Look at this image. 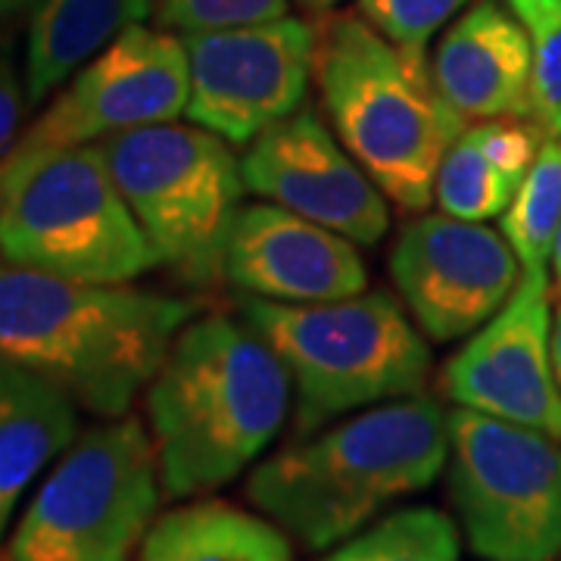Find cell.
<instances>
[{
    "instance_id": "obj_13",
    "label": "cell",
    "mask_w": 561,
    "mask_h": 561,
    "mask_svg": "<svg viewBox=\"0 0 561 561\" xmlns=\"http://www.w3.org/2000/svg\"><path fill=\"white\" fill-rule=\"evenodd\" d=\"M446 400L534 427L561 443V387L552 368V287L524 268L515 294L443 365Z\"/></svg>"
},
{
    "instance_id": "obj_1",
    "label": "cell",
    "mask_w": 561,
    "mask_h": 561,
    "mask_svg": "<svg viewBox=\"0 0 561 561\" xmlns=\"http://www.w3.org/2000/svg\"><path fill=\"white\" fill-rule=\"evenodd\" d=\"M290 400L287 368L247 321H187L144 393L162 493L194 500L241 478L278 437Z\"/></svg>"
},
{
    "instance_id": "obj_28",
    "label": "cell",
    "mask_w": 561,
    "mask_h": 561,
    "mask_svg": "<svg viewBox=\"0 0 561 561\" xmlns=\"http://www.w3.org/2000/svg\"><path fill=\"white\" fill-rule=\"evenodd\" d=\"M35 0H0V44L28 22Z\"/></svg>"
},
{
    "instance_id": "obj_8",
    "label": "cell",
    "mask_w": 561,
    "mask_h": 561,
    "mask_svg": "<svg viewBox=\"0 0 561 561\" xmlns=\"http://www.w3.org/2000/svg\"><path fill=\"white\" fill-rule=\"evenodd\" d=\"M160 496V459L144 421L98 424L41 483L3 561H135Z\"/></svg>"
},
{
    "instance_id": "obj_11",
    "label": "cell",
    "mask_w": 561,
    "mask_h": 561,
    "mask_svg": "<svg viewBox=\"0 0 561 561\" xmlns=\"http://www.w3.org/2000/svg\"><path fill=\"white\" fill-rule=\"evenodd\" d=\"M191 98L184 38L144 22L84 62L72 81L22 131L16 157L88 147L144 125L179 122Z\"/></svg>"
},
{
    "instance_id": "obj_6",
    "label": "cell",
    "mask_w": 561,
    "mask_h": 561,
    "mask_svg": "<svg viewBox=\"0 0 561 561\" xmlns=\"http://www.w3.org/2000/svg\"><path fill=\"white\" fill-rule=\"evenodd\" d=\"M157 265L194 290L225 284L231 228L241 213V160L201 125H144L98 144Z\"/></svg>"
},
{
    "instance_id": "obj_22",
    "label": "cell",
    "mask_w": 561,
    "mask_h": 561,
    "mask_svg": "<svg viewBox=\"0 0 561 561\" xmlns=\"http://www.w3.org/2000/svg\"><path fill=\"white\" fill-rule=\"evenodd\" d=\"M515 191L518 184L490 162L468 128L446 150L434 181V201L440 213L461 221L496 219L508 209Z\"/></svg>"
},
{
    "instance_id": "obj_27",
    "label": "cell",
    "mask_w": 561,
    "mask_h": 561,
    "mask_svg": "<svg viewBox=\"0 0 561 561\" xmlns=\"http://www.w3.org/2000/svg\"><path fill=\"white\" fill-rule=\"evenodd\" d=\"M28 91L25 76H20L16 62L7 50H0V165L10 160L22 138V116L28 113Z\"/></svg>"
},
{
    "instance_id": "obj_5",
    "label": "cell",
    "mask_w": 561,
    "mask_h": 561,
    "mask_svg": "<svg viewBox=\"0 0 561 561\" xmlns=\"http://www.w3.org/2000/svg\"><path fill=\"white\" fill-rule=\"evenodd\" d=\"M238 312L290 375L297 437L346 412L424 393L427 341L383 290L302 306L238 294Z\"/></svg>"
},
{
    "instance_id": "obj_20",
    "label": "cell",
    "mask_w": 561,
    "mask_h": 561,
    "mask_svg": "<svg viewBox=\"0 0 561 561\" xmlns=\"http://www.w3.org/2000/svg\"><path fill=\"white\" fill-rule=\"evenodd\" d=\"M561 228V138L546 135L530 172L502 213V234L522 268H546Z\"/></svg>"
},
{
    "instance_id": "obj_29",
    "label": "cell",
    "mask_w": 561,
    "mask_h": 561,
    "mask_svg": "<svg viewBox=\"0 0 561 561\" xmlns=\"http://www.w3.org/2000/svg\"><path fill=\"white\" fill-rule=\"evenodd\" d=\"M552 368H556V378L561 387V302L552 316Z\"/></svg>"
},
{
    "instance_id": "obj_4",
    "label": "cell",
    "mask_w": 561,
    "mask_h": 561,
    "mask_svg": "<svg viewBox=\"0 0 561 561\" xmlns=\"http://www.w3.org/2000/svg\"><path fill=\"white\" fill-rule=\"evenodd\" d=\"M316 28V84L334 135L393 206L427 209L443 157L468 128L437 91L427 50L397 47L362 13H331Z\"/></svg>"
},
{
    "instance_id": "obj_14",
    "label": "cell",
    "mask_w": 561,
    "mask_h": 561,
    "mask_svg": "<svg viewBox=\"0 0 561 561\" xmlns=\"http://www.w3.org/2000/svg\"><path fill=\"white\" fill-rule=\"evenodd\" d=\"M241 172L247 194L278 203L359 247H375L390 228L387 194L309 106L250 140Z\"/></svg>"
},
{
    "instance_id": "obj_10",
    "label": "cell",
    "mask_w": 561,
    "mask_h": 561,
    "mask_svg": "<svg viewBox=\"0 0 561 561\" xmlns=\"http://www.w3.org/2000/svg\"><path fill=\"white\" fill-rule=\"evenodd\" d=\"M191 98L184 116L247 147L306 106L316 81L319 28L297 16L184 35Z\"/></svg>"
},
{
    "instance_id": "obj_7",
    "label": "cell",
    "mask_w": 561,
    "mask_h": 561,
    "mask_svg": "<svg viewBox=\"0 0 561 561\" xmlns=\"http://www.w3.org/2000/svg\"><path fill=\"white\" fill-rule=\"evenodd\" d=\"M7 184L0 260L91 284H128L157 268L98 144L10 153Z\"/></svg>"
},
{
    "instance_id": "obj_26",
    "label": "cell",
    "mask_w": 561,
    "mask_h": 561,
    "mask_svg": "<svg viewBox=\"0 0 561 561\" xmlns=\"http://www.w3.org/2000/svg\"><path fill=\"white\" fill-rule=\"evenodd\" d=\"M468 135L478 140L490 162L502 169L515 184H522L524 175L537 160L542 147V128L527 119H486L471 122Z\"/></svg>"
},
{
    "instance_id": "obj_21",
    "label": "cell",
    "mask_w": 561,
    "mask_h": 561,
    "mask_svg": "<svg viewBox=\"0 0 561 561\" xmlns=\"http://www.w3.org/2000/svg\"><path fill=\"white\" fill-rule=\"evenodd\" d=\"M459 527L449 515L412 505L343 540L324 561H459Z\"/></svg>"
},
{
    "instance_id": "obj_25",
    "label": "cell",
    "mask_w": 561,
    "mask_h": 561,
    "mask_svg": "<svg viewBox=\"0 0 561 561\" xmlns=\"http://www.w3.org/2000/svg\"><path fill=\"white\" fill-rule=\"evenodd\" d=\"M153 16L169 32H216L287 16V0H153Z\"/></svg>"
},
{
    "instance_id": "obj_24",
    "label": "cell",
    "mask_w": 561,
    "mask_h": 561,
    "mask_svg": "<svg viewBox=\"0 0 561 561\" xmlns=\"http://www.w3.org/2000/svg\"><path fill=\"white\" fill-rule=\"evenodd\" d=\"M461 7H468V0H359L362 20L405 50H427L431 38Z\"/></svg>"
},
{
    "instance_id": "obj_31",
    "label": "cell",
    "mask_w": 561,
    "mask_h": 561,
    "mask_svg": "<svg viewBox=\"0 0 561 561\" xmlns=\"http://www.w3.org/2000/svg\"><path fill=\"white\" fill-rule=\"evenodd\" d=\"M552 268H556V290L561 294V228L559 238H556V247H552Z\"/></svg>"
},
{
    "instance_id": "obj_32",
    "label": "cell",
    "mask_w": 561,
    "mask_h": 561,
    "mask_svg": "<svg viewBox=\"0 0 561 561\" xmlns=\"http://www.w3.org/2000/svg\"><path fill=\"white\" fill-rule=\"evenodd\" d=\"M7 191H10V184H7V162L0 165V216H3V206H7Z\"/></svg>"
},
{
    "instance_id": "obj_16",
    "label": "cell",
    "mask_w": 561,
    "mask_h": 561,
    "mask_svg": "<svg viewBox=\"0 0 561 561\" xmlns=\"http://www.w3.org/2000/svg\"><path fill=\"white\" fill-rule=\"evenodd\" d=\"M437 91L461 119H527L534 44L500 0H478L443 32L431 57Z\"/></svg>"
},
{
    "instance_id": "obj_9",
    "label": "cell",
    "mask_w": 561,
    "mask_h": 561,
    "mask_svg": "<svg viewBox=\"0 0 561 561\" xmlns=\"http://www.w3.org/2000/svg\"><path fill=\"white\" fill-rule=\"evenodd\" d=\"M449 496L465 540L486 561L561 556V443L542 431L456 405Z\"/></svg>"
},
{
    "instance_id": "obj_18",
    "label": "cell",
    "mask_w": 561,
    "mask_h": 561,
    "mask_svg": "<svg viewBox=\"0 0 561 561\" xmlns=\"http://www.w3.org/2000/svg\"><path fill=\"white\" fill-rule=\"evenodd\" d=\"M153 13V0H35L25 22V91L44 103L122 32Z\"/></svg>"
},
{
    "instance_id": "obj_12",
    "label": "cell",
    "mask_w": 561,
    "mask_h": 561,
    "mask_svg": "<svg viewBox=\"0 0 561 561\" xmlns=\"http://www.w3.org/2000/svg\"><path fill=\"white\" fill-rule=\"evenodd\" d=\"M524 268L483 221L419 216L390 250V278L424 337L449 343L483 328L515 294Z\"/></svg>"
},
{
    "instance_id": "obj_3",
    "label": "cell",
    "mask_w": 561,
    "mask_h": 561,
    "mask_svg": "<svg viewBox=\"0 0 561 561\" xmlns=\"http://www.w3.org/2000/svg\"><path fill=\"white\" fill-rule=\"evenodd\" d=\"M449 412L427 393L362 409L260 461L247 500L294 540L324 552L356 537L387 505L446 471Z\"/></svg>"
},
{
    "instance_id": "obj_2",
    "label": "cell",
    "mask_w": 561,
    "mask_h": 561,
    "mask_svg": "<svg viewBox=\"0 0 561 561\" xmlns=\"http://www.w3.org/2000/svg\"><path fill=\"white\" fill-rule=\"evenodd\" d=\"M194 312V302L160 290L0 260V359L57 383L101 419L128 415Z\"/></svg>"
},
{
    "instance_id": "obj_19",
    "label": "cell",
    "mask_w": 561,
    "mask_h": 561,
    "mask_svg": "<svg viewBox=\"0 0 561 561\" xmlns=\"http://www.w3.org/2000/svg\"><path fill=\"white\" fill-rule=\"evenodd\" d=\"M135 561H297L290 534L272 518L221 500L165 512L140 542Z\"/></svg>"
},
{
    "instance_id": "obj_23",
    "label": "cell",
    "mask_w": 561,
    "mask_h": 561,
    "mask_svg": "<svg viewBox=\"0 0 561 561\" xmlns=\"http://www.w3.org/2000/svg\"><path fill=\"white\" fill-rule=\"evenodd\" d=\"M534 44L530 119L561 138V0H505Z\"/></svg>"
},
{
    "instance_id": "obj_15",
    "label": "cell",
    "mask_w": 561,
    "mask_h": 561,
    "mask_svg": "<svg viewBox=\"0 0 561 561\" xmlns=\"http://www.w3.org/2000/svg\"><path fill=\"white\" fill-rule=\"evenodd\" d=\"M356 247L278 203H250L231 228L225 280L247 297L294 306L359 297L368 268Z\"/></svg>"
},
{
    "instance_id": "obj_17",
    "label": "cell",
    "mask_w": 561,
    "mask_h": 561,
    "mask_svg": "<svg viewBox=\"0 0 561 561\" xmlns=\"http://www.w3.org/2000/svg\"><path fill=\"white\" fill-rule=\"evenodd\" d=\"M79 437V405L57 383L0 359V540L25 490Z\"/></svg>"
},
{
    "instance_id": "obj_30",
    "label": "cell",
    "mask_w": 561,
    "mask_h": 561,
    "mask_svg": "<svg viewBox=\"0 0 561 561\" xmlns=\"http://www.w3.org/2000/svg\"><path fill=\"white\" fill-rule=\"evenodd\" d=\"M300 7H306V10H312V13H328V10H334L341 0H297Z\"/></svg>"
}]
</instances>
